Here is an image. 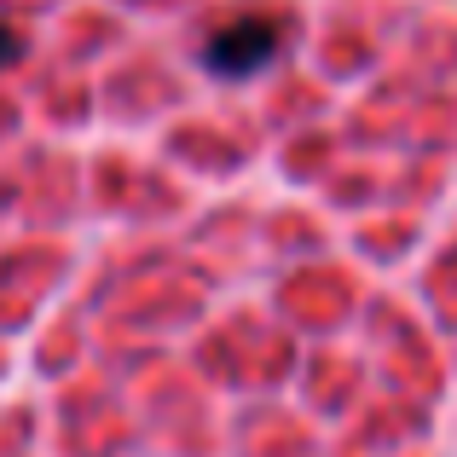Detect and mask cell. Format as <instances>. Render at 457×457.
Segmentation results:
<instances>
[{"instance_id": "1", "label": "cell", "mask_w": 457, "mask_h": 457, "mask_svg": "<svg viewBox=\"0 0 457 457\" xmlns=\"http://www.w3.org/2000/svg\"><path fill=\"white\" fill-rule=\"evenodd\" d=\"M267 58H272V23H261V18H237L209 41V64L226 70V76H249Z\"/></svg>"}, {"instance_id": "2", "label": "cell", "mask_w": 457, "mask_h": 457, "mask_svg": "<svg viewBox=\"0 0 457 457\" xmlns=\"http://www.w3.org/2000/svg\"><path fill=\"white\" fill-rule=\"evenodd\" d=\"M18 58V41H12V29H0V64H12Z\"/></svg>"}]
</instances>
